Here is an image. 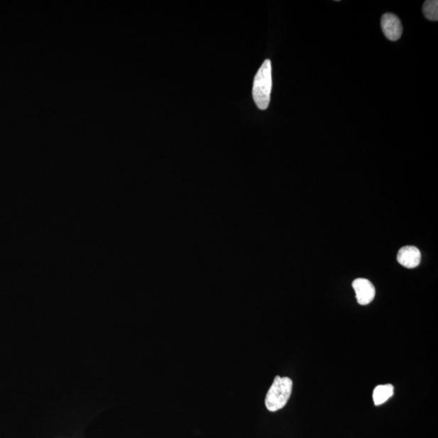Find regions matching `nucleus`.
<instances>
[{
    "label": "nucleus",
    "instance_id": "nucleus-1",
    "mask_svg": "<svg viewBox=\"0 0 438 438\" xmlns=\"http://www.w3.org/2000/svg\"><path fill=\"white\" fill-rule=\"evenodd\" d=\"M272 90V67L270 60H265L256 74L253 96L260 110H266L270 101Z\"/></svg>",
    "mask_w": 438,
    "mask_h": 438
},
{
    "label": "nucleus",
    "instance_id": "nucleus-2",
    "mask_svg": "<svg viewBox=\"0 0 438 438\" xmlns=\"http://www.w3.org/2000/svg\"><path fill=\"white\" fill-rule=\"evenodd\" d=\"M292 386V379L277 376L266 395V408L275 412L285 407L291 397Z\"/></svg>",
    "mask_w": 438,
    "mask_h": 438
},
{
    "label": "nucleus",
    "instance_id": "nucleus-3",
    "mask_svg": "<svg viewBox=\"0 0 438 438\" xmlns=\"http://www.w3.org/2000/svg\"><path fill=\"white\" fill-rule=\"evenodd\" d=\"M352 287L356 292L358 303L361 305L371 304L376 295V290L373 283L366 278H357L352 283Z\"/></svg>",
    "mask_w": 438,
    "mask_h": 438
},
{
    "label": "nucleus",
    "instance_id": "nucleus-4",
    "mask_svg": "<svg viewBox=\"0 0 438 438\" xmlns=\"http://www.w3.org/2000/svg\"><path fill=\"white\" fill-rule=\"evenodd\" d=\"M380 25L385 36L390 41L395 42L401 38L403 26L399 17L396 15L390 13L384 14Z\"/></svg>",
    "mask_w": 438,
    "mask_h": 438
},
{
    "label": "nucleus",
    "instance_id": "nucleus-5",
    "mask_svg": "<svg viewBox=\"0 0 438 438\" xmlns=\"http://www.w3.org/2000/svg\"><path fill=\"white\" fill-rule=\"evenodd\" d=\"M398 263L407 269L416 268L422 261V253L415 246H405L397 255Z\"/></svg>",
    "mask_w": 438,
    "mask_h": 438
},
{
    "label": "nucleus",
    "instance_id": "nucleus-6",
    "mask_svg": "<svg viewBox=\"0 0 438 438\" xmlns=\"http://www.w3.org/2000/svg\"><path fill=\"white\" fill-rule=\"evenodd\" d=\"M394 395V386L390 384L379 385L375 388L373 399L375 406H380Z\"/></svg>",
    "mask_w": 438,
    "mask_h": 438
},
{
    "label": "nucleus",
    "instance_id": "nucleus-7",
    "mask_svg": "<svg viewBox=\"0 0 438 438\" xmlns=\"http://www.w3.org/2000/svg\"><path fill=\"white\" fill-rule=\"evenodd\" d=\"M423 13L426 18L438 21V1L437 0H427L423 5Z\"/></svg>",
    "mask_w": 438,
    "mask_h": 438
}]
</instances>
